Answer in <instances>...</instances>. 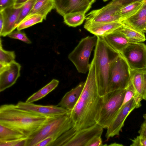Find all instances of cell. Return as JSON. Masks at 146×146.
<instances>
[{"mask_svg": "<svg viewBox=\"0 0 146 146\" xmlns=\"http://www.w3.org/2000/svg\"><path fill=\"white\" fill-rule=\"evenodd\" d=\"M139 107L133 98L120 108L107 128L105 135L107 139L115 136L119 135L127 117L134 109Z\"/></svg>", "mask_w": 146, "mask_h": 146, "instance_id": "8fae6325", "label": "cell"}, {"mask_svg": "<svg viewBox=\"0 0 146 146\" xmlns=\"http://www.w3.org/2000/svg\"><path fill=\"white\" fill-rule=\"evenodd\" d=\"M145 0V2H146V0ZM145 33H146V28L145 29Z\"/></svg>", "mask_w": 146, "mask_h": 146, "instance_id": "bcb514c9", "label": "cell"}, {"mask_svg": "<svg viewBox=\"0 0 146 146\" xmlns=\"http://www.w3.org/2000/svg\"><path fill=\"white\" fill-rule=\"evenodd\" d=\"M103 37L106 42L119 53L123 52L129 43L124 35L118 29Z\"/></svg>", "mask_w": 146, "mask_h": 146, "instance_id": "d6986e66", "label": "cell"}, {"mask_svg": "<svg viewBox=\"0 0 146 146\" xmlns=\"http://www.w3.org/2000/svg\"><path fill=\"white\" fill-rule=\"evenodd\" d=\"M143 117L146 120V114L143 115Z\"/></svg>", "mask_w": 146, "mask_h": 146, "instance_id": "ee69618b", "label": "cell"}, {"mask_svg": "<svg viewBox=\"0 0 146 146\" xmlns=\"http://www.w3.org/2000/svg\"><path fill=\"white\" fill-rule=\"evenodd\" d=\"M103 0L105 2V1H108V0Z\"/></svg>", "mask_w": 146, "mask_h": 146, "instance_id": "f6af8a7d", "label": "cell"}, {"mask_svg": "<svg viewBox=\"0 0 146 146\" xmlns=\"http://www.w3.org/2000/svg\"><path fill=\"white\" fill-rule=\"evenodd\" d=\"M123 26L140 32L145 33L146 28V2L131 16L121 20Z\"/></svg>", "mask_w": 146, "mask_h": 146, "instance_id": "9a60e30c", "label": "cell"}, {"mask_svg": "<svg viewBox=\"0 0 146 146\" xmlns=\"http://www.w3.org/2000/svg\"><path fill=\"white\" fill-rule=\"evenodd\" d=\"M29 0H16L15 1L14 6L16 8L22 7L23 4Z\"/></svg>", "mask_w": 146, "mask_h": 146, "instance_id": "ab89813d", "label": "cell"}, {"mask_svg": "<svg viewBox=\"0 0 146 146\" xmlns=\"http://www.w3.org/2000/svg\"><path fill=\"white\" fill-rule=\"evenodd\" d=\"M54 141L52 137H48L40 141L35 146H49Z\"/></svg>", "mask_w": 146, "mask_h": 146, "instance_id": "e575fe53", "label": "cell"}, {"mask_svg": "<svg viewBox=\"0 0 146 146\" xmlns=\"http://www.w3.org/2000/svg\"><path fill=\"white\" fill-rule=\"evenodd\" d=\"M101 136V135L97 136L92 139L88 143L86 146H103Z\"/></svg>", "mask_w": 146, "mask_h": 146, "instance_id": "d6a6232c", "label": "cell"}, {"mask_svg": "<svg viewBox=\"0 0 146 146\" xmlns=\"http://www.w3.org/2000/svg\"><path fill=\"white\" fill-rule=\"evenodd\" d=\"M15 54L14 51H8L3 49L0 39V63L8 64L14 61Z\"/></svg>", "mask_w": 146, "mask_h": 146, "instance_id": "83f0119b", "label": "cell"}, {"mask_svg": "<svg viewBox=\"0 0 146 146\" xmlns=\"http://www.w3.org/2000/svg\"><path fill=\"white\" fill-rule=\"evenodd\" d=\"M122 26L119 22L102 23L86 21L84 27L95 36H103L117 30Z\"/></svg>", "mask_w": 146, "mask_h": 146, "instance_id": "e0dca14e", "label": "cell"}, {"mask_svg": "<svg viewBox=\"0 0 146 146\" xmlns=\"http://www.w3.org/2000/svg\"><path fill=\"white\" fill-rule=\"evenodd\" d=\"M103 128L97 123L77 129L73 127L65 132L49 146H86L94 137L101 135Z\"/></svg>", "mask_w": 146, "mask_h": 146, "instance_id": "5b68a950", "label": "cell"}, {"mask_svg": "<svg viewBox=\"0 0 146 146\" xmlns=\"http://www.w3.org/2000/svg\"><path fill=\"white\" fill-rule=\"evenodd\" d=\"M132 143L131 146H146V137L142 135H139L133 139H131Z\"/></svg>", "mask_w": 146, "mask_h": 146, "instance_id": "1f68e13d", "label": "cell"}, {"mask_svg": "<svg viewBox=\"0 0 146 146\" xmlns=\"http://www.w3.org/2000/svg\"><path fill=\"white\" fill-rule=\"evenodd\" d=\"M96 0H88L89 2L92 5L93 3H94Z\"/></svg>", "mask_w": 146, "mask_h": 146, "instance_id": "7bdbcfd3", "label": "cell"}, {"mask_svg": "<svg viewBox=\"0 0 146 146\" xmlns=\"http://www.w3.org/2000/svg\"><path fill=\"white\" fill-rule=\"evenodd\" d=\"M53 9H54V7L53 0H36L27 17L38 14L42 16L44 19L45 20L47 14Z\"/></svg>", "mask_w": 146, "mask_h": 146, "instance_id": "44dd1931", "label": "cell"}, {"mask_svg": "<svg viewBox=\"0 0 146 146\" xmlns=\"http://www.w3.org/2000/svg\"><path fill=\"white\" fill-rule=\"evenodd\" d=\"M145 2V0L135 2L121 7L120 10V21L136 13L142 6Z\"/></svg>", "mask_w": 146, "mask_h": 146, "instance_id": "484cf974", "label": "cell"}, {"mask_svg": "<svg viewBox=\"0 0 146 146\" xmlns=\"http://www.w3.org/2000/svg\"><path fill=\"white\" fill-rule=\"evenodd\" d=\"M107 94L101 97L98 94L93 59L89 65L88 74L82 94L70 111L74 127L79 130L96 124L101 108L106 101Z\"/></svg>", "mask_w": 146, "mask_h": 146, "instance_id": "6da1fadb", "label": "cell"}, {"mask_svg": "<svg viewBox=\"0 0 146 146\" xmlns=\"http://www.w3.org/2000/svg\"><path fill=\"white\" fill-rule=\"evenodd\" d=\"M131 70V81L135 91L134 98L136 104L141 107L143 100V70Z\"/></svg>", "mask_w": 146, "mask_h": 146, "instance_id": "ffe728a7", "label": "cell"}, {"mask_svg": "<svg viewBox=\"0 0 146 146\" xmlns=\"http://www.w3.org/2000/svg\"><path fill=\"white\" fill-rule=\"evenodd\" d=\"M97 36V40L93 59L98 93L100 96L102 97L108 94L111 64L119 53L106 42L103 36Z\"/></svg>", "mask_w": 146, "mask_h": 146, "instance_id": "3957f363", "label": "cell"}, {"mask_svg": "<svg viewBox=\"0 0 146 146\" xmlns=\"http://www.w3.org/2000/svg\"><path fill=\"white\" fill-rule=\"evenodd\" d=\"M54 9L63 17L75 12H82L85 14L90 9L92 4L88 0H53Z\"/></svg>", "mask_w": 146, "mask_h": 146, "instance_id": "4fadbf2b", "label": "cell"}, {"mask_svg": "<svg viewBox=\"0 0 146 146\" xmlns=\"http://www.w3.org/2000/svg\"><path fill=\"white\" fill-rule=\"evenodd\" d=\"M126 89L114 91L107 94L106 101L100 110L96 123L107 128L120 109L123 103Z\"/></svg>", "mask_w": 146, "mask_h": 146, "instance_id": "ba28073f", "label": "cell"}, {"mask_svg": "<svg viewBox=\"0 0 146 146\" xmlns=\"http://www.w3.org/2000/svg\"><path fill=\"white\" fill-rule=\"evenodd\" d=\"M27 137L20 132L0 124V141L20 139Z\"/></svg>", "mask_w": 146, "mask_h": 146, "instance_id": "cb8c5ba5", "label": "cell"}, {"mask_svg": "<svg viewBox=\"0 0 146 146\" xmlns=\"http://www.w3.org/2000/svg\"><path fill=\"white\" fill-rule=\"evenodd\" d=\"M21 65L15 61L8 64L0 63V92L13 85L20 76Z\"/></svg>", "mask_w": 146, "mask_h": 146, "instance_id": "5bb4252c", "label": "cell"}, {"mask_svg": "<svg viewBox=\"0 0 146 146\" xmlns=\"http://www.w3.org/2000/svg\"><path fill=\"white\" fill-rule=\"evenodd\" d=\"M48 118L20 108L16 105L5 104L0 107V124L28 137L40 129Z\"/></svg>", "mask_w": 146, "mask_h": 146, "instance_id": "7a4b0ae2", "label": "cell"}, {"mask_svg": "<svg viewBox=\"0 0 146 146\" xmlns=\"http://www.w3.org/2000/svg\"><path fill=\"white\" fill-rule=\"evenodd\" d=\"M14 0L15 1H16V0Z\"/></svg>", "mask_w": 146, "mask_h": 146, "instance_id": "7dc6e473", "label": "cell"}, {"mask_svg": "<svg viewBox=\"0 0 146 146\" xmlns=\"http://www.w3.org/2000/svg\"><path fill=\"white\" fill-rule=\"evenodd\" d=\"M70 111L65 114L48 118L40 129L28 137L27 146H35L42 140L49 137H52L54 141L74 127Z\"/></svg>", "mask_w": 146, "mask_h": 146, "instance_id": "277c9868", "label": "cell"}, {"mask_svg": "<svg viewBox=\"0 0 146 146\" xmlns=\"http://www.w3.org/2000/svg\"><path fill=\"white\" fill-rule=\"evenodd\" d=\"M15 2L14 0H0V12L7 8L14 5Z\"/></svg>", "mask_w": 146, "mask_h": 146, "instance_id": "836d02e7", "label": "cell"}, {"mask_svg": "<svg viewBox=\"0 0 146 146\" xmlns=\"http://www.w3.org/2000/svg\"><path fill=\"white\" fill-rule=\"evenodd\" d=\"M36 0H29L22 6L19 17L16 24L17 28L18 25L27 17L31 11Z\"/></svg>", "mask_w": 146, "mask_h": 146, "instance_id": "f1b7e54d", "label": "cell"}, {"mask_svg": "<svg viewBox=\"0 0 146 146\" xmlns=\"http://www.w3.org/2000/svg\"><path fill=\"white\" fill-rule=\"evenodd\" d=\"M97 40V37L96 36H87L82 38L68 55V59L74 64L79 73L85 74L89 70V59Z\"/></svg>", "mask_w": 146, "mask_h": 146, "instance_id": "52a82bcc", "label": "cell"}, {"mask_svg": "<svg viewBox=\"0 0 146 146\" xmlns=\"http://www.w3.org/2000/svg\"><path fill=\"white\" fill-rule=\"evenodd\" d=\"M85 15L82 12L67 14L63 17L64 22L69 27H76L81 25L85 20Z\"/></svg>", "mask_w": 146, "mask_h": 146, "instance_id": "d4e9b609", "label": "cell"}, {"mask_svg": "<svg viewBox=\"0 0 146 146\" xmlns=\"http://www.w3.org/2000/svg\"><path fill=\"white\" fill-rule=\"evenodd\" d=\"M24 138L15 140L0 141V146H15L19 141Z\"/></svg>", "mask_w": 146, "mask_h": 146, "instance_id": "d590c367", "label": "cell"}, {"mask_svg": "<svg viewBox=\"0 0 146 146\" xmlns=\"http://www.w3.org/2000/svg\"><path fill=\"white\" fill-rule=\"evenodd\" d=\"M121 7L112 0L102 8L93 10L86 16V21L102 23L120 22Z\"/></svg>", "mask_w": 146, "mask_h": 146, "instance_id": "30bf717a", "label": "cell"}, {"mask_svg": "<svg viewBox=\"0 0 146 146\" xmlns=\"http://www.w3.org/2000/svg\"><path fill=\"white\" fill-rule=\"evenodd\" d=\"M108 145L111 146H122L123 145L122 144L116 143H111Z\"/></svg>", "mask_w": 146, "mask_h": 146, "instance_id": "b9f144b4", "label": "cell"}, {"mask_svg": "<svg viewBox=\"0 0 146 146\" xmlns=\"http://www.w3.org/2000/svg\"><path fill=\"white\" fill-rule=\"evenodd\" d=\"M120 54L131 70L146 69V46L145 44L129 43Z\"/></svg>", "mask_w": 146, "mask_h": 146, "instance_id": "9c48e42d", "label": "cell"}, {"mask_svg": "<svg viewBox=\"0 0 146 146\" xmlns=\"http://www.w3.org/2000/svg\"><path fill=\"white\" fill-rule=\"evenodd\" d=\"M121 7L131 3L143 0H114Z\"/></svg>", "mask_w": 146, "mask_h": 146, "instance_id": "8d00e7d4", "label": "cell"}, {"mask_svg": "<svg viewBox=\"0 0 146 146\" xmlns=\"http://www.w3.org/2000/svg\"><path fill=\"white\" fill-rule=\"evenodd\" d=\"M59 81L53 79L50 82L29 97L26 102L32 103L37 101L45 96L54 90L58 86Z\"/></svg>", "mask_w": 146, "mask_h": 146, "instance_id": "7402d4cb", "label": "cell"}, {"mask_svg": "<svg viewBox=\"0 0 146 146\" xmlns=\"http://www.w3.org/2000/svg\"><path fill=\"white\" fill-rule=\"evenodd\" d=\"M140 135H142L146 137V120L141 124L140 129L138 132Z\"/></svg>", "mask_w": 146, "mask_h": 146, "instance_id": "f35d334b", "label": "cell"}, {"mask_svg": "<svg viewBox=\"0 0 146 146\" xmlns=\"http://www.w3.org/2000/svg\"><path fill=\"white\" fill-rule=\"evenodd\" d=\"M131 78V70L120 53L111 62L109 74L108 94L125 89L129 86Z\"/></svg>", "mask_w": 146, "mask_h": 146, "instance_id": "8992f818", "label": "cell"}, {"mask_svg": "<svg viewBox=\"0 0 146 146\" xmlns=\"http://www.w3.org/2000/svg\"><path fill=\"white\" fill-rule=\"evenodd\" d=\"M143 100H146V69L143 70Z\"/></svg>", "mask_w": 146, "mask_h": 146, "instance_id": "74e56055", "label": "cell"}, {"mask_svg": "<svg viewBox=\"0 0 146 146\" xmlns=\"http://www.w3.org/2000/svg\"><path fill=\"white\" fill-rule=\"evenodd\" d=\"M16 105L20 108L48 118L65 114L70 111L57 105L44 106L22 101L19 102Z\"/></svg>", "mask_w": 146, "mask_h": 146, "instance_id": "7c38bea8", "label": "cell"}, {"mask_svg": "<svg viewBox=\"0 0 146 146\" xmlns=\"http://www.w3.org/2000/svg\"><path fill=\"white\" fill-rule=\"evenodd\" d=\"M7 36L10 38L18 39L27 44L31 43V41L27 37L26 34L21 31H13Z\"/></svg>", "mask_w": 146, "mask_h": 146, "instance_id": "f546056e", "label": "cell"}, {"mask_svg": "<svg viewBox=\"0 0 146 146\" xmlns=\"http://www.w3.org/2000/svg\"><path fill=\"white\" fill-rule=\"evenodd\" d=\"M118 29L124 35L129 43L143 42L146 40L144 33L137 31L123 25Z\"/></svg>", "mask_w": 146, "mask_h": 146, "instance_id": "603a6c76", "label": "cell"}, {"mask_svg": "<svg viewBox=\"0 0 146 146\" xmlns=\"http://www.w3.org/2000/svg\"><path fill=\"white\" fill-rule=\"evenodd\" d=\"M22 6L16 8L13 5L0 12L2 14L4 21L3 29L0 32L1 36L4 37L7 36L16 28V24Z\"/></svg>", "mask_w": 146, "mask_h": 146, "instance_id": "2e32d148", "label": "cell"}, {"mask_svg": "<svg viewBox=\"0 0 146 146\" xmlns=\"http://www.w3.org/2000/svg\"><path fill=\"white\" fill-rule=\"evenodd\" d=\"M4 23V19L2 14L0 12V32H1L3 27Z\"/></svg>", "mask_w": 146, "mask_h": 146, "instance_id": "60d3db41", "label": "cell"}, {"mask_svg": "<svg viewBox=\"0 0 146 146\" xmlns=\"http://www.w3.org/2000/svg\"><path fill=\"white\" fill-rule=\"evenodd\" d=\"M135 95V90L131 80L129 86L126 88V92L123 101L120 108L133 98Z\"/></svg>", "mask_w": 146, "mask_h": 146, "instance_id": "4dcf8cb0", "label": "cell"}, {"mask_svg": "<svg viewBox=\"0 0 146 146\" xmlns=\"http://www.w3.org/2000/svg\"><path fill=\"white\" fill-rule=\"evenodd\" d=\"M85 84L81 82L75 88L66 93L57 106L72 110L74 108L82 92Z\"/></svg>", "mask_w": 146, "mask_h": 146, "instance_id": "ac0fdd59", "label": "cell"}, {"mask_svg": "<svg viewBox=\"0 0 146 146\" xmlns=\"http://www.w3.org/2000/svg\"><path fill=\"white\" fill-rule=\"evenodd\" d=\"M43 17L41 15L35 14L26 17L17 27V30H21L28 28L34 25L42 22Z\"/></svg>", "mask_w": 146, "mask_h": 146, "instance_id": "4316f807", "label": "cell"}]
</instances>
